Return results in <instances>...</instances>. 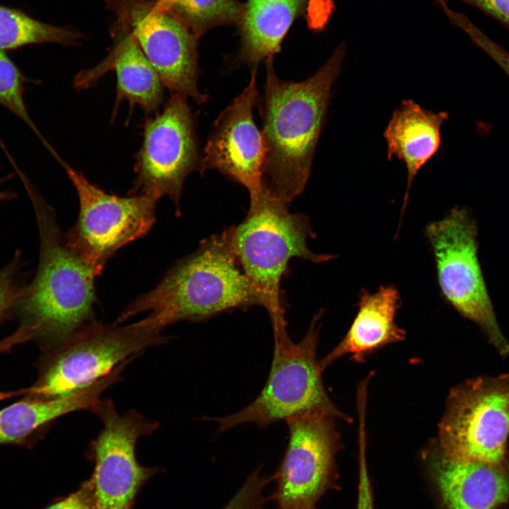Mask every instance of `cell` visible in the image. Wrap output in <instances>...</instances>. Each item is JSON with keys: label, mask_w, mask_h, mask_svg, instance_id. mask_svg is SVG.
I'll use <instances>...</instances> for the list:
<instances>
[{"label": "cell", "mask_w": 509, "mask_h": 509, "mask_svg": "<svg viewBox=\"0 0 509 509\" xmlns=\"http://www.w3.org/2000/svg\"><path fill=\"white\" fill-rule=\"evenodd\" d=\"M334 416L304 414L286 420L288 445L272 477L276 488L270 497L279 509H316L334 473L338 436Z\"/></svg>", "instance_id": "13"}, {"label": "cell", "mask_w": 509, "mask_h": 509, "mask_svg": "<svg viewBox=\"0 0 509 509\" xmlns=\"http://www.w3.org/2000/svg\"><path fill=\"white\" fill-rule=\"evenodd\" d=\"M401 305L397 289L393 286H381L376 292L363 291L359 298L358 312L344 338L322 360V370L344 355H351L357 361L373 351L404 338V331L395 323Z\"/></svg>", "instance_id": "17"}, {"label": "cell", "mask_w": 509, "mask_h": 509, "mask_svg": "<svg viewBox=\"0 0 509 509\" xmlns=\"http://www.w3.org/2000/svg\"><path fill=\"white\" fill-rule=\"evenodd\" d=\"M43 509H97L90 480L84 482L75 492Z\"/></svg>", "instance_id": "27"}, {"label": "cell", "mask_w": 509, "mask_h": 509, "mask_svg": "<svg viewBox=\"0 0 509 509\" xmlns=\"http://www.w3.org/2000/svg\"><path fill=\"white\" fill-rule=\"evenodd\" d=\"M262 182L261 190L250 196L249 211L237 226H231L232 245L247 277L263 295L271 324L286 322L280 285L291 259L319 263L334 258L315 254L308 246L315 235L307 216L293 213Z\"/></svg>", "instance_id": "4"}, {"label": "cell", "mask_w": 509, "mask_h": 509, "mask_svg": "<svg viewBox=\"0 0 509 509\" xmlns=\"http://www.w3.org/2000/svg\"><path fill=\"white\" fill-rule=\"evenodd\" d=\"M254 305L265 307L264 298L238 260L230 227L177 261L153 289L128 305L116 322L150 312L148 316L164 329Z\"/></svg>", "instance_id": "3"}, {"label": "cell", "mask_w": 509, "mask_h": 509, "mask_svg": "<svg viewBox=\"0 0 509 509\" xmlns=\"http://www.w3.org/2000/svg\"><path fill=\"white\" fill-rule=\"evenodd\" d=\"M186 100L172 95L162 112L146 122L142 145L136 156V177L128 192L156 201L167 196L178 212L186 177L196 170L202 172L194 118Z\"/></svg>", "instance_id": "10"}, {"label": "cell", "mask_w": 509, "mask_h": 509, "mask_svg": "<svg viewBox=\"0 0 509 509\" xmlns=\"http://www.w3.org/2000/svg\"><path fill=\"white\" fill-rule=\"evenodd\" d=\"M103 427L89 444L88 454L95 467L90 481L97 509H131L139 490L156 471L137 461L139 438L159 427L134 409L117 412L110 399H100L92 407Z\"/></svg>", "instance_id": "11"}, {"label": "cell", "mask_w": 509, "mask_h": 509, "mask_svg": "<svg viewBox=\"0 0 509 509\" xmlns=\"http://www.w3.org/2000/svg\"><path fill=\"white\" fill-rule=\"evenodd\" d=\"M346 53L341 43L328 61L302 82L286 81L266 60V81L260 104L265 162L262 182L272 194L289 203L308 180L332 87Z\"/></svg>", "instance_id": "1"}, {"label": "cell", "mask_w": 509, "mask_h": 509, "mask_svg": "<svg viewBox=\"0 0 509 509\" xmlns=\"http://www.w3.org/2000/svg\"><path fill=\"white\" fill-rule=\"evenodd\" d=\"M119 324L94 320L45 349L38 362L39 377L25 395L50 399L71 394L103 378L124 361L168 340L161 334L163 329L148 316Z\"/></svg>", "instance_id": "5"}, {"label": "cell", "mask_w": 509, "mask_h": 509, "mask_svg": "<svg viewBox=\"0 0 509 509\" xmlns=\"http://www.w3.org/2000/svg\"><path fill=\"white\" fill-rule=\"evenodd\" d=\"M447 118V112L428 111L414 101L406 100L394 110L385 129L387 158L396 157L402 160L407 170L402 214L408 203L412 181L440 147V127Z\"/></svg>", "instance_id": "18"}, {"label": "cell", "mask_w": 509, "mask_h": 509, "mask_svg": "<svg viewBox=\"0 0 509 509\" xmlns=\"http://www.w3.org/2000/svg\"><path fill=\"white\" fill-rule=\"evenodd\" d=\"M23 256L16 250L12 259L0 269V324L13 315L15 305L28 282Z\"/></svg>", "instance_id": "23"}, {"label": "cell", "mask_w": 509, "mask_h": 509, "mask_svg": "<svg viewBox=\"0 0 509 509\" xmlns=\"http://www.w3.org/2000/svg\"><path fill=\"white\" fill-rule=\"evenodd\" d=\"M129 364L123 361L93 384L71 394L50 399L26 397L0 410V445L30 446L40 431L59 417L76 411H91L100 396L120 380Z\"/></svg>", "instance_id": "15"}, {"label": "cell", "mask_w": 509, "mask_h": 509, "mask_svg": "<svg viewBox=\"0 0 509 509\" xmlns=\"http://www.w3.org/2000/svg\"><path fill=\"white\" fill-rule=\"evenodd\" d=\"M80 37L71 29L46 24L18 10L0 6L1 50L45 42L73 45Z\"/></svg>", "instance_id": "21"}, {"label": "cell", "mask_w": 509, "mask_h": 509, "mask_svg": "<svg viewBox=\"0 0 509 509\" xmlns=\"http://www.w3.org/2000/svg\"><path fill=\"white\" fill-rule=\"evenodd\" d=\"M39 233V261L13 315L45 349L57 345L95 320L96 274L67 245L54 209L25 185Z\"/></svg>", "instance_id": "2"}, {"label": "cell", "mask_w": 509, "mask_h": 509, "mask_svg": "<svg viewBox=\"0 0 509 509\" xmlns=\"http://www.w3.org/2000/svg\"><path fill=\"white\" fill-rule=\"evenodd\" d=\"M447 1V0H445ZM509 29V0H460Z\"/></svg>", "instance_id": "29"}, {"label": "cell", "mask_w": 509, "mask_h": 509, "mask_svg": "<svg viewBox=\"0 0 509 509\" xmlns=\"http://www.w3.org/2000/svg\"><path fill=\"white\" fill-rule=\"evenodd\" d=\"M432 467L445 509H499L509 498L504 467L457 460L441 452Z\"/></svg>", "instance_id": "16"}, {"label": "cell", "mask_w": 509, "mask_h": 509, "mask_svg": "<svg viewBox=\"0 0 509 509\" xmlns=\"http://www.w3.org/2000/svg\"><path fill=\"white\" fill-rule=\"evenodd\" d=\"M462 30L469 35L473 44L491 58L509 78V52L472 21L464 23Z\"/></svg>", "instance_id": "26"}, {"label": "cell", "mask_w": 509, "mask_h": 509, "mask_svg": "<svg viewBox=\"0 0 509 509\" xmlns=\"http://www.w3.org/2000/svg\"><path fill=\"white\" fill-rule=\"evenodd\" d=\"M10 177L11 176L0 178V185ZM16 197L17 194L15 192L10 190H0V202L15 199Z\"/></svg>", "instance_id": "32"}, {"label": "cell", "mask_w": 509, "mask_h": 509, "mask_svg": "<svg viewBox=\"0 0 509 509\" xmlns=\"http://www.w3.org/2000/svg\"><path fill=\"white\" fill-rule=\"evenodd\" d=\"M425 234L433 251L437 278L445 299L477 324L501 355L509 342L496 319L477 258L476 226L466 209L456 207L429 223Z\"/></svg>", "instance_id": "8"}, {"label": "cell", "mask_w": 509, "mask_h": 509, "mask_svg": "<svg viewBox=\"0 0 509 509\" xmlns=\"http://www.w3.org/2000/svg\"><path fill=\"white\" fill-rule=\"evenodd\" d=\"M309 0H248L238 22L240 57L256 68L273 58L293 21L306 13Z\"/></svg>", "instance_id": "19"}, {"label": "cell", "mask_w": 509, "mask_h": 509, "mask_svg": "<svg viewBox=\"0 0 509 509\" xmlns=\"http://www.w3.org/2000/svg\"><path fill=\"white\" fill-rule=\"evenodd\" d=\"M0 104L36 130L25 108L21 76L18 69L0 49Z\"/></svg>", "instance_id": "24"}, {"label": "cell", "mask_w": 509, "mask_h": 509, "mask_svg": "<svg viewBox=\"0 0 509 509\" xmlns=\"http://www.w3.org/2000/svg\"><path fill=\"white\" fill-rule=\"evenodd\" d=\"M334 11V0H309L307 21L309 27L315 31L323 30Z\"/></svg>", "instance_id": "30"}, {"label": "cell", "mask_w": 509, "mask_h": 509, "mask_svg": "<svg viewBox=\"0 0 509 509\" xmlns=\"http://www.w3.org/2000/svg\"><path fill=\"white\" fill-rule=\"evenodd\" d=\"M27 389H21L16 391H10V392H2L0 391V402L2 400H4L6 399H8L11 397H13L16 396H18L21 394H26Z\"/></svg>", "instance_id": "33"}, {"label": "cell", "mask_w": 509, "mask_h": 509, "mask_svg": "<svg viewBox=\"0 0 509 509\" xmlns=\"http://www.w3.org/2000/svg\"><path fill=\"white\" fill-rule=\"evenodd\" d=\"M64 166L79 200L77 220L64 238L99 276L119 249L149 231L156 221L157 201L144 194H108L69 165Z\"/></svg>", "instance_id": "9"}, {"label": "cell", "mask_w": 509, "mask_h": 509, "mask_svg": "<svg viewBox=\"0 0 509 509\" xmlns=\"http://www.w3.org/2000/svg\"><path fill=\"white\" fill-rule=\"evenodd\" d=\"M33 339V334L26 327L19 326L18 328L7 337L0 340V356L16 345Z\"/></svg>", "instance_id": "31"}, {"label": "cell", "mask_w": 509, "mask_h": 509, "mask_svg": "<svg viewBox=\"0 0 509 509\" xmlns=\"http://www.w3.org/2000/svg\"><path fill=\"white\" fill-rule=\"evenodd\" d=\"M315 315L303 339L293 342L286 323L273 324L274 356L267 380L259 395L240 411L221 418H209L218 423L220 432L242 423L259 427L299 414H341L324 389L322 370L317 360L318 320Z\"/></svg>", "instance_id": "6"}, {"label": "cell", "mask_w": 509, "mask_h": 509, "mask_svg": "<svg viewBox=\"0 0 509 509\" xmlns=\"http://www.w3.org/2000/svg\"><path fill=\"white\" fill-rule=\"evenodd\" d=\"M198 38L214 27L238 23L242 5L238 0H156Z\"/></svg>", "instance_id": "22"}, {"label": "cell", "mask_w": 509, "mask_h": 509, "mask_svg": "<svg viewBox=\"0 0 509 509\" xmlns=\"http://www.w3.org/2000/svg\"><path fill=\"white\" fill-rule=\"evenodd\" d=\"M509 435V373L454 388L439 425L440 452L461 461L504 467Z\"/></svg>", "instance_id": "7"}, {"label": "cell", "mask_w": 509, "mask_h": 509, "mask_svg": "<svg viewBox=\"0 0 509 509\" xmlns=\"http://www.w3.org/2000/svg\"><path fill=\"white\" fill-rule=\"evenodd\" d=\"M106 6L116 25L134 35L172 95L206 101L208 95L197 86L199 38L179 19L156 0H106Z\"/></svg>", "instance_id": "12"}, {"label": "cell", "mask_w": 509, "mask_h": 509, "mask_svg": "<svg viewBox=\"0 0 509 509\" xmlns=\"http://www.w3.org/2000/svg\"><path fill=\"white\" fill-rule=\"evenodd\" d=\"M357 509H374L365 455V436H359V475Z\"/></svg>", "instance_id": "28"}, {"label": "cell", "mask_w": 509, "mask_h": 509, "mask_svg": "<svg viewBox=\"0 0 509 509\" xmlns=\"http://www.w3.org/2000/svg\"><path fill=\"white\" fill-rule=\"evenodd\" d=\"M112 34L114 48L94 71L114 69L117 76V101L127 100L144 111H156L163 101L164 86L134 35L117 25Z\"/></svg>", "instance_id": "20"}, {"label": "cell", "mask_w": 509, "mask_h": 509, "mask_svg": "<svg viewBox=\"0 0 509 509\" xmlns=\"http://www.w3.org/2000/svg\"><path fill=\"white\" fill-rule=\"evenodd\" d=\"M256 69L243 91L219 115L209 136L202 172L215 169L253 196L262 187L265 146L252 110L257 100Z\"/></svg>", "instance_id": "14"}, {"label": "cell", "mask_w": 509, "mask_h": 509, "mask_svg": "<svg viewBox=\"0 0 509 509\" xmlns=\"http://www.w3.org/2000/svg\"><path fill=\"white\" fill-rule=\"evenodd\" d=\"M260 471H254L222 509H267L263 490L271 479L262 476Z\"/></svg>", "instance_id": "25"}]
</instances>
